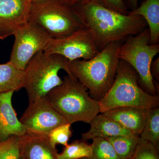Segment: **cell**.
<instances>
[{
  "mask_svg": "<svg viewBox=\"0 0 159 159\" xmlns=\"http://www.w3.org/2000/svg\"><path fill=\"white\" fill-rule=\"evenodd\" d=\"M71 8L94 39L99 51L111 43L124 42L148 28L142 16L119 13L96 0H84Z\"/></svg>",
  "mask_w": 159,
  "mask_h": 159,
  "instance_id": "cell-1",
  "label": "cell"
},
{
  "mask_svg": "<svg viewBox=\"0 0 159 159\" xmlns=\"http://www.w3.org/2000/svg\"><path fill=\"white\" fill-rule=\"evenodd\" d=\"M121 42L111 43L88 60H75L70 63V74L99 101L113 84L119 62L118 51Z\"/></svg>",
  "mask_w": 159,
  "mask_h": 159,
  "instance_id": "cell-2",
  "label": "cell"
},
{
  "mask_svg": "<svg viewBox=\"0 0 159 159\" xmlns=\"http://www.w3.org/2000/svg\"><path fill=\"white\" fill-rule=\"evenodd\" d=\"M62 84L47 95L54 108L72 125L82 122L89 124L100 113L99 101L73 75H66Z\"/></svg>",
  "mask_w": 159,
  "mask_h": 159,
  "instance_id": "cell-3",
  "label": "cell"
},
{
  "mask_svg": "<svg viewBox=\"0 0 159 159\" xmlns=\"http://www.w3.org/2000/svg\"><path fill=\"white\" fill-rule=\"evenodd\" d=\"M99 103L100 113L125 107L148 109L158 107L159 97L143 90L139 85L136 71L120 60L113 84Z\"/></svg>",
  "mask_w": 159,
  "mask_h": 159,
  "instance_id": "cell-4",
  "label": "cell"
},
{
  "mask_svg": "<svg viewBox=\"0 0 159 159\" xmlns=\"http://www.w3.org/2000/svg\"><path fill=\"white\" fill-rule=\"evenodd\" d=\"M70 61L61 55L41 51L34 55L25 70L23 88L29 103L46 97L54 88L62 84L58 73L63 70L68 75Z\"/></svg>",
  "mask_w": 159,
  "mask_h": 159,
  "instance_id": "cell-5",
  "label": "cell"
},
{
  "mask_svg": "<svg viewBox=\"0 0 159 159\" xmlns=\"http://www.w3.org/2000/svg\"><path fill=\"white\" fill-rule=\"evenodd\" d=\"M159 52V44H150L148 28L138 34L129 38L119 47V59L129 64L136 71L139 85L148 93L157 95V82L150 73V66L154 57Z\"/></svg>",
  "mask_w": 159,
  "mask_h": 159,
  "instance_id": "cell-6",
  "label": "cell"
},
{
  "mask_svg": "<svg viewBox=\"0 0 159 159\" xmlns=\"http://www.w3.org/2000/svg\"><path fill=\"white\" fill-rule=\"evenodd\" d=\"M29 21L53 39L66 37L84 27L70 7L55 0L32 3Z\"/></svg>",
  "mask_w": 159,
  "mask_h": 159,
  "instance_id": "cell-7",
  "label": "cell"
},
{
  "mask_svg": "<svg viewBox=\"0 0 159 159\" xmlns=\"http://www.w3.org/2000/svg\"><path fill=\"white\" fill-rule=\"evenodd\" d=\"M13 35L15 41L9 61L22 70L34 55L44 51L51 39L39 26L29 21L18 28Z\"/></svg>",
  "mask_w": 159,
  "mask_h": 159,
  "instance_id": "cell-8",
  "label": "cell"
},
{
  "mask_svg": "<svg viewBox=\"0 0 159 159\" xmlns=\"http://www.w3.org/2000/svg\"><path fill=\"white\" fill-rule=\"evenodd\" d=\"M44 52L61 55L70 62L80 58L85 60L90 59L99 51L87 29L82 27L66 37L51 39Z\"/></svg>",
  "mask_w": 159,
  "mask_h": 159,
  "instance_id": "cell-9",
  "label": "cell"
},
{
  "mask_svg": "<svg viewBox=\"0 0 159 159\" xmlns=\"http://www.w3.org/2000/svg\"><path fill=\"white\" fill-rule=\"evenodd\" d=\"M20 121L27 132L48 136L54 128L68 123L52 106L47 96L29 102Z\"/></svg>",
  "mask_w": 159,
  "mask_h": 159,
  "instance_id": "cell-10",
  "label": "cell"
},
{
  "mask_svg": "<svg viewBox=\"0 0 159 159\" xmlns=\"http://www.w3.org/2000/svg\"><path fill=\"white\" fill-rule=\"evenodd\" d=\"M31 0H0V39L13 35L29 22Z\"/></svg>",
  "mask_w": 159,
  "mask_h": 159,
  "instance_id": "cell-11",
  "label": "cell"
},
{
  "mask_svg": "<svg viewBox=\"0 0 159 159\" xmlns=\"http://www.w3.org/2000/svg\"><path fill=\"white\" fill-rule=\"evenodd\" d=\"M21 156L25 159H59L48 136L27 132L19 137Z\"/></svg>",
  "mask_w": 159,
  "mask_h": 159,
  "instance_id": "cell-12",
  "label": "cell"
},
{
  "mask_svg": "<svg viewBox=\"0 0 159 159\" xmlns=\"http://www.w3.org/2000/svg\"><path fill=\"white\" fill-rule=\"evenodd\" d=\"M14 92L11 90L0 93V143L12 136L21 137L27 133L12 106Z\"/></svg>",
  "mask_w": 159,
  "mask_h": 159,
  "instance_id": "cell-13",
  "label": "cell"
},
{
  "mask_svg": "<svg viewBox=\"0 0 159 159\" xmlns=\"http://www.w3.org/2000/svg\"><path fill=\"white\" fill-rule=\"evenodd\" d=\"M89 124V129L82 134V140L85 142L96 138L106 139L116 136L139 137L102 113L98 114Z\"/></svg>",
  "mask_w": 159,
  "mask_h": 159,
  "instance_id": "cell-14",
  "label": "cell"
},
{
  "mask_svg": "<svg viewBox=\"0 0 159 159\" xmlns=\"http://www.w3.org/2000/svg\"><path fill=\"white\" fill-rule=\"evenodd\" d=\"M147 109L125 107L102 113L128 129L136 136H140L145 126Z\"/></svg>",
  "mask_w": 159,
  "mask_h": 159,
  "instance_id": "cell-15",
  "label": "cell"
},
{
  "mask_svg": "<svg viewBox=\"0 0 159 159\" xmlns=\"http://www.w3.org/2000/svg\"><path fill=\"white\" fill-rule=\"evenodd\" d=\"M128 14L142 16L149 29L150 44H159V0H144Z\"/></svg>",
  "mask_w": 159,
  "mask_h": 159,
  "instance_id": "cell-16",
  "label": "cell"
},
{
  "mask_svg": "<svg viewBox=\"0 0 159 159\" xmlns=\"http://www.w3.org/2000/svg\"><path fill=\"white\" fill-rule=\"evenodd\" d=\"M25 71L17 68L10 61L0 64V93L23 88Z\"/></svg>",
  "mask_w": 159,
  "mask_h": 159,
  "instance_id": "cell-17",
  "label": "cell"
},
{
  "mask_svg": "<svg viewBox=\"0 0 159 159\" xmlns=\"http://www.w3.org/2000/svg\"><path fill=\"white\" fill-rule=\"evenodd\" d=\"M139 138L150 142L159 149V107L147 109L145 126Z\"/></svg>",
  "mask_w": 159,
  "mask_h": 159,
  "instance_id": "cell-18",
  "label": "cell"
},
{
  "mask_svg": "<svg viewBox=\"0 0 159 159\" xmlns=\"http://www.w3.org/2000/svg\"><path fill=\"white\" fill-rule=\"evenodd\" d=\"M113 146L121 159H129L133 154L138 143L139 137L116 136L106 139Z\"/></svg>",
  "mask_w": 159,
  "mask_h": 159,
  "instance_id": "cell-19",
  "label": "cell"
},
{
  "mask_svg": "<svg viewBox=\"0 0 159 159\" xmlns=\"http://www.w3.org/2000/svg\"><path fill=\"white\" fill-rule=\"evenodd\" d=\"M91 145L83 140H75L65 147L62 152L58 154L59 159H79L89 158L92 155Z\"/></svg>",
  "mask_w": 159,
  "mask_h": 159,
  "instance_id": "cell-20",
  "label": "cell"
},
{
  "mask_svg": "<svg viewBox=\"0 0 159 159\" xmlns=\"http://www.w3.org/2000/svg\"><path fill=\"white\" fill-rule=\"evenodd\" d=\"M92 141V155L88 159H121L107 139L96 138Z\"/></svg>",
  "mask_w": 159,
  "mask_h": 159,
  "instance_id": "cell-21",
  "label": "cell"
},
{
  "mask_svg": "<svg viewBox=\"0 0 159 159\" xmlns=\"http://www.w3.org/2000/svg\"><path fill=\"white\" fill-rule=\"evenodd\" d=\"M71 124L66 123L57 126L51 131L48 137L51 144L56 147L57 144H61L65 147L68 145L69 140L72 136Z\"/></svg>",
  "mask_w": 159,
  "mask_h": 159,
  "instance_id": "cell-22",
  "label": "cell"
},
{
  "mask_svg": "<svg viewBox=\"0 0 159 159\" xmlns=\"http://www.w3.org/2000/svg\"><path fill=\"white\" fill-rule=\"evenodd\" d=\"M19 137L12 136L0 143V159H20Z\"/></svg>",
  "mask_w": 159,
  "mask_h": 159,
  "instance_id": "cell-23",
  "label": "cell"
},
{
  "mask_svg": "<svg viewBox=\"0 0 159 159\" xmlns=\"http://www.w3.org/2000/svg\"><path fill=\"white\" fill-rule=\"evenodd\" d=\"M129 159H159V149L150 142L140 139L133 154Z\"/></svg>",
  "mask_w": 159,
  "mask_h": 159,
  "instance_id": "cell-24",
  "label": "cell"
},
{
  "mask_svg": "<svg viewBox=\"0 0 159 159\" xmlns=\"http://www.w3.org/2000/svg\"><path fill=\"white\" fill-rule=\"evenodd\" d=\"M102 6L123 14H128L129 11L125 0H96Z\"/></svg>",
  "mask_w": 159,
  "mask_h": 159,
  "instance_id": "cell-25",
  "label": "cell"
},
{
  "mask_svg": "<svg viewBox=\"0 0 159 159\" xmlns=\"http://www.w3.org/2000/svg\"><path fill=\"white\" fill-rule=\"evenodd\" d=\"M150 73L153 80L157 82L159 81V57L152 61L150 66Z\"/></svg>",
  "mask_w": 159,
  "mask_h": 159,
  "instance_id": "cell-26",
  "label": "cell"
},
{
  "mask_svg": "<svg viewBox=\"0 0 159 159\" xmlns=\"http://www.w3.org/2000/svg\"><path fill=\"white\" fill-rule=\"evenodd\" d=\"M55 1L66 6L71 7L77 5L78 3L81 2L84 0H55Z\"/></svg>",
  "mask_w": 159,
  "mask_h": 159,
  "instance_id": "cell-27",
  "label": "cell"
},
{
  "mask_svg": "<svg viewBox=\"0 0 159 159\" xmlns=\"http://www.w3.org/2000/svg\"><path fill=\"white\" fill-rule=\"evenodd\" d=\"M139 0H126V2H127L126 6L127 8L128 7L130 9V11L136 9L139 6Z\"/></svg>",
  "mask_w": 159,
  "mask_h": 159,
  "instance_id": "cell-28",
  "label": "cell"
},
{
  "mask_svg": "<svg viewBox=\"0 0 159 159\" xmlns=\"http://www.w3.org/2000/svg\"><path fill=\"white\" fill-rule=\"evenodd\" d=\"M31 1L32 3H38L44 2V1H48V0H31Z\"/></svg>",
  "mask_w": 159,
  "mask_h": 159,
  "instance_id": "cell-29",
  "label": "cell"
},
{
  "mask_svg": "<svg viewBox=\"0 0 159 159\" xmlns=\"http://www.w3.org/2000/svg\"><path fill=\"white\" fill-rule=\"evenodd\" d=\"M20 159H25V158H24L23 157H22L21 156L20 157Z\"/></svg>",
  "mask_w": 159,
  "mask_h": 159,
  "instance_id": "cell-30",
  "label": "cell"
},
{
  "mask_svg": "<svg viewBox=\"0 0 159 159\" xmlns=\"http://www.w3.org/2000/svg\"><path fill=\"white\" fill-rule=\"evenodd\" d=\"M79 159H88V158H83Z\"/></svg>",
  "mask_w": 159,
  "mask_h": 159,
  "instance_id": "cell-31",
  "label": "cell"
}]
</instances>
